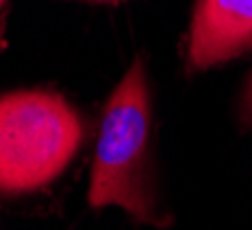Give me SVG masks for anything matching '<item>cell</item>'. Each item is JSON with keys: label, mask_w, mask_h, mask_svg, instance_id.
I'll list each match as a JSON object with an SVG mask.
<instances>
[{"label": "cell", "mask_w": 252, "mask_h": 230, "mask_svg": "<svg viewBox=\"0 0 252 230\" xmlns=\"http://www.w3.org/2000/svg\"><path fill=\"white\" fill-rule=\"evenodd\" d=\"M84 2H95V5H116V2H123V0H84Z\"/></svg>", "instance_id": "5b68a950"}, {"label": "cell", "mask_w": 252, "mask_h": 230, "mask_svg": "<svg viewBox=\"0 0 252 230\" xmlns=\"http://www.w3.org/2000/svg\"><path fill=\"white\" fill-rule=\"evenodd\" d=\"M84 142V121L64 96L21 89L0 96V194H32L55 183Z\"/></svg>", "instance_id": "7a4b0ae2"}, {"label": "cell", "mask_w": 252, "mask_h": 230, "mask_svg": "<svg viewBox=\"0 0 252 230\" xmlns=\"http://www.w3.org/2000/svg\"><path fill=\"white\" fill-rule=\"evenodd\" d=\"M150 91L143 59L132 62L112 91L95 142L89 203L121 207L141 224L164 226L150 173Z\"/></svg>", "instance_id": "6da1fadb"}, {"label": "cell", "mask_w": 252, "mask_h": 230, "mask_svg": "<svg viewBox=\"0 0 252 230\" xmlns=\"http://www.w3.org/2000/svg\"><path fill=\"white\" fill-rule=\"evenodd\" d=\"M252 50V0H195L189 64L211 69Z\"/></svg>", "instance_id": "3957f363"}, {"label": "cell", "mask_w": 252, "mask_h": 230, "mask_svg": "<svg viewBox=\"0 0 252 230\" xmlns=\"http://www.w3.org/2000/svg\"><path fill=\"white\" fill-rule=\"evenodd\" d=\"M243 116H246L248 121H252V76L246 87V94H243Z\"/></svg>", "instance_id": "277c9868"}, {"label": "cell", "mask_w": 252, "mask_h": 230, "mask_svg": "<svg viewBox=\"0 0 252 230\" xmlns=\"http://www.w3.org/2000/svg\"><path fill=\"white\" fill-rule=\"evenodd\" d=\"M5 2H7V0H0V7H2V5H5Z\"/></svg>", "instance_id": "8992f818"}]
</instances>
